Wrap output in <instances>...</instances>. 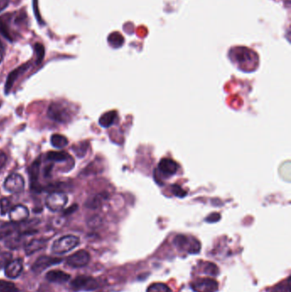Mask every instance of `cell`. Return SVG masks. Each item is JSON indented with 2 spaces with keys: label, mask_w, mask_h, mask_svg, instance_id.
<instances>
[{
  "label": "cell",
  "mask_w": 291,
  "mask_h": 292,
  "mask_svg": "<svg viewBox=\"0 0 291 292\" xmlns=\"http://www.w3.org/2000/svg\"><path fill=\"white\" fill-rule=\"evenodd\" d=\"M22 14L10 13L3 15L0 17V32L5 38L12 41L18 35L16 26L20 27L25 21Z\"/></svg>",
  "instance_id": "cell-1"
},
{
  "label": "cell",
  "mask_w": 291,
  "mask_h": 292,
  "mask_svg": "<svg viewBox=\"0 0 291 292\" xmlns=\"http://www.w3.org/2000/svg\"><path fill=\"white\" fill-rule=\"evenodd\" d=\"M48 117L59 123H66L71 119V111L69 106L62 102H54L49 106Z\"/></svg>",
  "instance_id": "cell-2"
},
{
  "label": "cell",
  "mask_w": 291,
  "mask_h": 292,
  "mask_svg": "<svg viewBox=\"0 0 291 292\" xmlns=\"http://www.w3.org/2000/svg\"><path fill=\"white\" fill-rule=\"evenodd\" d=\"M80 243V238L74 235H67L60 237L52 244V251L54 254L61 255L74 250Z\"/></svg>",
  "instance_id": "cell-3"
},
{
  "label": "cell",
  "mask_w": 291,
  "mask_h": 292,
  "mask_svg": "<svg viewBox=\"0 0 291 292\" xmlns=\"http://www.w3.org/2000/svg\"><path fill=\"white\" fill-rule=\"evenodd\" d=\"M175 246L182 251H186L188 253H198L201 250V243L194 237H190L185 235H178L174 240Z\"/></svg>",
  "instance_id": "cell-4"
},
{
  "label": "cell",
  "mask_w": 291,
  "mask_h": 292,
  "mask_svg": "<svg viewBox=\"0 0 291 292\" xmlns=\"http://www.w3.org/2000/svg\"><path fill=\"white\" fill-rule=\"evenodd\" d=\"M99 287L97 279L88 276H79L71 282V288L74 291H94Z\"/></svg>",
  "instance_id": "cell-5"
},
{
  "label": "cell",
  "mask_w": 291,
  "mask_h": 292,
  "mask_svg": "<svg viewBox=\"0 0 291 292\" xmlns=\"http://www.w3.org/2000/svg\"><path fill=\"white\" fill-rule=\"evenodd\" d=\"M68 204V197L62 192H53L49 195L46 200L47 208L52 212H58Z\"/></svg>",
  "instance_id": "cell-6"
},
{
  "label": "cell",
  "mask_w": 291,
  "mask_h": 292,
  "mask_svg": "<svg viewBox=\"0 0 291 292\" xmlns=\"http://www.w3.org/2000/svg\"><path fill=\"white\" fill-rule=\"evenodd\" d=\"M24 186H25L24 178L18 174H11L5 178L3 183V187L7 192L13 194H18L23 192Z\"/></svg>",
  "instance_id": "cell-7"
},
{
  "label": "cell",
  "mask_w": 291,
  "mask_h": 292,
  "mask_svg": "<svg viewBox=\"0 0 291 292\" xmlns=\"http://www.w3.org/2000/svg\"><path fill=\"white\" fill-rule=\"evenodd\" d=\"M232 57L239 65H249V62H256V55L255 52L245 47H238L232 52Z\"/></svg>",
  "instance_id": "cell-8"
},
{
  "label": "cell",
  "mask_w": 291,
  "mask_h": 292,
  "mask_svg": "<svg viewBox=\"0 0 291 292\" xmlns=\"http://www.w3.org/2000/svg\"><path fill=\"white\" fill-rule=\"evenodd\" d=\"M191 286L195 292H216L219 284L213 279H202L191 283Z\"/></svg>",
  "instance_id": "cell-9"
},
{
  "label": "cell",
  "mask_w": 291,
  "mask_h": 292,
  "mask_svg": "<svg viewBox=\"0 0 291 292\" xmlns=\"http://www.w3.org/2000/svg\"><path fill=\"white\" fill-rule=\"evenodd\" d=\"M90 262V255L86 250H79L67 259V264L71 267H83Z\"/></svg>",
  "instance_id": "cell-10"
},
{
  "label": "cell",
  "mask_w": 291,
  "mask_h": 292,
  "mask_svg": "<svg viewBox=\"0 0 291 292\" xmlns=\"http://www.w3.org/2000/svg\"><path fill=\"white\" fill-rule=\"evenodd\" d=\"M29 216V211L26 206L18 204L14 206L9 211V217L14 224H19L23 221H26Z\"/></svg>",
  "instance_id": "cell-11"
},
{
  "label": "cell",
  "mask_w": 291,
  "mask_h": 292,
  "mask_svg": "<svg viewBox=\"0 0 291 292\" xmlns=\"http://www.w3.org/2000/svg\"><path fill=\"white\" fill-rule=\"evenodd\" d=\"M62 260L61 258H55V257H47V256H43L38 258L35 263H33L32 266V270L36 273H39L46 270L49 266L58 264L61 263Z\"/></svg>",
  "instance_id": "cell-12"
},
{
  "label": "cell",
  "mask_w": 291,
  "mask_h": 292,
  "mask_svg": "<svg viewBox=\"0 0 291 292\" xmlns=\"http://www.w3.org/2000/svg\"><path fill=\"white\" fill-rule=\"evenodd\" d=\"M23 269V262L20 259H16L7 263L4 273L8 278L16 279L22 273Z\"/></svg>",
  "instance_id": "cell-13"
},
{
  "label": "cell",
  "mask_w": 291,
  "mask_h": 292,
  "mask_svg": "<svg viewBox=\"0 0 291 292\" xmlns=\"http://www.w3.org/2000/svg\"><path fill=\"white\" fill-rule=\"evenodd\" d=\"M158 169L163 175H175L178 169V164L174 160L164 158L159 162Z\"/></svg>",
  "instance_id": "cell-14"
},
{
  "label": "cell",
  "mask_w": 291,
  "mask_h": 292,
  "mask_svg": "<svg viewBox=\"0 0 291 292\" xmlns=\"http://www.w3.org/2000/svg\"><path fill=\"white\" fill-rule=\"evenodd\" d=\"M29 67L30 63H26V64L21 66V67L16 68L14 71L10 73V75L7 78L6 83H5V93L6 94L10 92V89H11L12 86H13L14 82L17 80V78L19 77L20 75L26 71L27 69L29 68Z\"/></svg>",
  "instance_id": "cell-15"
},
{
  "label": "cell",
  "mask_w": 291,
  "mask_h": 292,
  "mask_svg": "<svg viewBox=\"0 0 291 292\" xmlns=\"http://www.w3.org/2000/svg\"><path fill=\"white\" fill-rule=\"evenodd\" d=\"M46 278L50 282L65 283L70 279V275L60 270H53L46 273Z\"/></svg>",
  "instance_id": "cell-16"
},
{
  "label": "cell",
  "mask_w": 291,
  "mask_h": 292,
  "mask_svg": "<svg viewBox=\"0 0 291 292\" xmlns=\"http://www.w3.org/2000/svg\"><path fill=\"white\" fill-rule=\"evenodd\" d=\"M46 243H47L46 239H43V238L32 239L25 246V252L28 256H30L38 250H42L43 248L46 247Z\"/></svg>",
  "instance_id": "cell-17"
},
{
  "label": "cell",
  "mask_w": 291,
  "mask_h": 292,
  "mask_svg": "<svg viewBox=\"0 0 291 292\" xmlns=\"http://www.w3.org/2000/svg\"><path fill=\"white\" fill-rule=\"evenodd\" d=\"M117 113L116 111H109L104 114L99 119V124L103 127H109L115 122L116 119Z\"/></svg>",
  "instance_id": "cell-18"
},
{
  "label": "cell",
  "mask_w": 291,
  "mask_h": 292,
  "mask_svg": "<svg viewBox=\"0 0 291 292\" xmlns=\"http://www.w3.org/2000/svg\"><path fill=\"white\" fill-rule=\"evenodd\" d=\"M51 143L53 147L58 149H62L65 146H68V140L66 137L61 134H53L51 138Z\"/></svg>",
  "instance_id": "cell-19"
},
{
  "label": "cell",
  "mask_w": 291,
  "mask_h": 292,
  "mask_svg": "<svg viewBox=\"0 0 291 292\" xmlns=\"http://www.w3.org/2000/svg\"><path fill=\"white\" fill-rule=\"evenodd\" d=\"M15 225L16 224H14L12 222L0 225V240L10 237V235L13 234L15 229H16Z\"/></svg>",
  "instance_id": "cell-20"
},
{
  "label": "cell",
  "mask_w": 291,
  "mask_h": 292,
  "mask_svg": "<svg viewBox=\"0 0 291 292\" xmlns=\"http://www.w3.org/2000/svg\"><path fill=\"white\" fill-rule=\"evenodd\" d=\"M69 156L64 151H51L47 154V159L49 161H53V162H62L68 159Z\"/></svg>",
  "instance_id": "cell-21"
},
{
  "label": "cell",
  "mask_w": 291,
  "mask_h": 292,
  "mask_svg": "<svg viewBox=\"0 0 291 292\" xmlns=\"http://www.w3.org/2000/svg\"><path fill=\"white\" fill-rule=\"evenodd\" d=\"M147 292H172L169 286L163 283H155L149 286Z\"/></svg>",
  "instance_id": "cell-22"
},
{
  "label": "cell",
  "mask_w": 291,
  "mask_h": 292,
  "mask_svg": "<svg viewBox=\"0 0 291 292\" xmlns=\"http://www.w3.org/2000/svg\"><path fill=\"white\" fill-rule=\"evenodd\" d=\"M0 292H19L16 285L6 280H0Z\"/></svg>",
  "instance_id": "cell-23"
},
{
  "label": "cell",
  "mask_w": 291,
  "mask_h": 292,
  "mask_svg": "<svg viewBox=\"0 0 291 292\" xmlns=\"http://www.w3.org/2000/svg\"><path fill=\"white\" fill-rule=\"evenodd\" d=\"M123 42H124V39L118 32H114L109 37V43L115 48H118L122 46Z\"/></svg>",
  "instance_id": "cell-24"
},
{
  "label": "cell",
  "mask_w": 291,
  "mask_h": 292,
  "mask_svg": "<svg viewBox=\"0 0 291 292\" xmlns=\"http://www.w3.org/2000/svg\"><path fill=\"white\" fill-rule=\"evenodd\" d=\"M271 292H291V278H288L285 282L276 286Z\"/></svg>",
  "instance_id": "cell-25"
},
{
  "label": "cell",
  "mask_w": 291,
  "mask_h": 292,
  "mask_svg": "<svg viewBox=\"0 0 291 292\" xmlns=\"http://www.w3.org/2000/svg\"><path fill=\"white\" fill-rule=\"evenodd\" d=\"M10 201L8 198H2L0 200V213L2 215H5V214L10 211Z\"/></svg>",
  "instance_id": "cell-26"
},
{
  "label": "cell",
  "mask_w": 291,
  "mask_h": 292,
  "mask_svg": "<svg viewBox=\"0 0 291 292\" xmlns=\"http://www.w3.org/2000/svg\"><path fill=\"white\" fill-rule=\"evenodd\" d=\"M204 273L211 275H217L219 273V268L214 263H207L204 267Z\"/></svg>",
  "instance_id": "cell-27"
},
{
  "label": "cell",
  "mask_w": 291,
  "mask_h": 292,
  "mask_svg": "<svg viewBox=\"0 0 291 292\" xmlns=\"http://www.w3.org/2000/svg\"><path fill=\"white\" fill-rule=\"evenodd\" d=\"M34 50H35L36 53H37V63H40L42 62L44 56H45V49L44 46L40 44H36L34 46Z\"/></svg>",
  "instance_id": "cell-28"
},
{
  "label": "cell",
  "mask_w": 291,
  "mask_h": 292,
  "mask_svg": "<svg viewBox=\"0 0 291 292\" xmlns=\"http://www.w3.org/2000/svg\"><path fill=\"white\" fill-rule=\"evenodd\" d=\"M172 192H173V193H174L176 197H178V198H182V197H184V196L186 195V192L184 191V190H183L180 186H178V185H173V187H172Z\"/></svg>",
  "instance_id": "cell-29"
},
{
  "label": "cell",
  "mask_w": 291,
  "mask_h": 292,
  "mask_svg": "<svg viewBox=\"0 0 291 292\" xmlns=\"http://www.w3.org/2000/svg\"><path fill=\"white\" fill-rule=\"evenodd\" d=\"M6 162L7 156L5 153H3V151L0 150V169H3L4 165L6 164Z\"/></svg>",
  "instance_id": "cell-30"
},
{
  "label": "cell",
  "mask_w": 291,
  "mask_h": 292,
  "mask_svg": "<svg viewBox=\"0 0 291 292\" xmlns=\"http://www.w3.org/2000/svg\"><path fill=\"white\" fill-rule=\"evenodd\" d=\"M220 219V216L218 214H213L210 215L209 217L207 218V221L209 222H215V221H219Z\"/></svg>",
  "instance_id": "cell-31"
},
{
  "label": "cell",
  "mask_w": 291,
  "mask_h": 292,
  "mask_svg": "<svg viewBox=\"0 0 291 292\" xmlns=\"http://www.w3.org/2000/svg\"><path fill=\"white\" fill-rule=\"evenodd\" d=\"M9 4V0H0V12L6 9Z\"/></svg>",
  "instance_id": "cell-32"
},
{
  "label": "cell",
  "mask_w": 291,
  "mask_h": 292,
  "mask_svg": "<svg viewBox=\"0 0 291 292\" xmlns=\"http://www.w3.org/2000/svg\"><path fill=\"white\" fill-rule=\"evenodd\" d=\"M2 61H3V54H2V52H0V63Z\"/></svg>",
  "instance_id": "cell-33"
}]
</instances>
